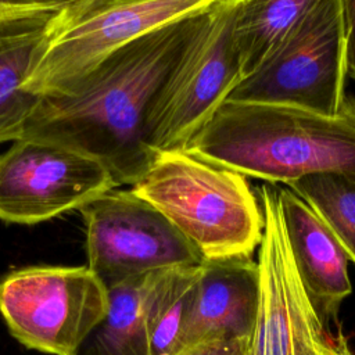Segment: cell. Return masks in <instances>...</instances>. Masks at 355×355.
Segmentation results:
<instances>
[{
  "instance_id": "5b68a950",
  "label": "cell",
  "mask_w": 355,
  "mask_h": 355,
  "mask_svg": "<svg viewBox=\"0 0 355 355\" xmlns=\"http://www.w3.org/2000/svg\"><path fill=\"white\" fill-rule=\"evenodd\" d=\"M239 0H218L159 90L146 123L154 151L184 150L243 79L234 42Z\"/></svg>"
},
{
  "instance_id": "30bf717a",
  "label": "cell",
  "mask_w": 355,
  "mask_h": 355,
  "mask_svg": "<svg viewBox=\"0 0 355 355\" xmlns=\"http://www.w3.org/2000/svg\"><path fill=\"white\" fill-rule=\"evenodd\" d=\"M216 1L118 0L98 7L51 35L24 89L40 97L62 93L129 42Z\"/></svg>"
},
{
  "instance_id": "52a82bcc",
  "label": "cell",
  "mask_w": 355,
  "mask_h": 355,
  "mask_svg": "<svg viewBox=\"0 0 355 355\" xmlns=\"http://www.w3.org/2000/svg\"><path fill=\"white\" fill-rule=\"evenodd\" d=\"M79 211L87 268L107 290L137 276L204 262L183 234L132 189L115 187Z\"/></svg>"
},
{
  "instance_id": "7c38bea8",
  "label": "cell",
  "mask_w": 355,
  "mask_h": 355,
  "mask_svg": "<svg viewBox=\"0 0 355 355\" xmlns=\"http://www.w3.org/2000/svg\"><path fill=\"white\" fill-rule=\"evenodd\" d=\"M258 297V263L251 257L204 261L183 333V349L214 340L250 338Z\"/></svg>"
},
{
  "instance_id": "9a60e30c",
  "label": "cell",
  "mask_w": 355,
  "mask_h": 355,
  "mask_svg": "<svg viewBox=\"0 0 355 355\" xmlns=\"http://www.w3.org/2000/svg\"><path fill=\"white\" fill-rule=\"evenodd\" d=\"M318 0H239L234 18L241 76L255 71Z\"/></svg>"
},
{
  "instance_id": "5bb4252c",
  "label": "cell",
  "mask_w": 355,
  "mask_h": 355,
  "mask_svg": "<svg viewBox=\"0 0 355 355\" xmlns=\"http://www.w3.org/2000/svg\"><path fill=\"white\" fill-rule=\"evenodd\" d=\"M164 272L137 276L107 290V312L76 355H150L148 306Z\"/></svg>"
},
{
  "instance_id": "6da1fadb",
  "label": "cell",
  "mask_w": 355,
  "mask_h": 355,
  "mask_svg": "<svg viewBox=\"0 0 355 355\" xmlns=\"http://www.w3.org/2000/svg\"><path fill=\"white\" fill-rule=\"evenodd\" d=\"M211 7L139 36L62 93L42 96L24 137L82 150L105 165L116 186H135L157 155L146 143L151 107Z\"/></svg>"
},
{
  "instance_id": "2e32d148",
  "label": "cell",
  "mask_w": 355,
  "mask_h": 355,
  "mask_svg": "<svg viewBox=\"0 0 355 355\" xmlns=\"http://www.w3.org/2000/svg\"><path fill=\"white\" fill-rule=\"evenodd\" d=\"M200 266L168 269L155 284L147 319L150 355H178L183 351V333Z\"/></svg>"
},
{
  "instance_id": "7a4b0ae2",
  "label": "cell",
  "mask_w": 355,
  "mask_h": 355,
  "mask_svg": "<svg viewBox=\"0 0 355 355\" xmlns=\"http://www.w3.org/2000/svg\"><path fill=\"white\" fill-rule=\"evenodd\" d=\"M191 155L265 183L315 173L355 175V97L337 115L225 101L184 147Z\"/></svg>"
},
{
  "instance_id": "8fae6325",
  "label": "cell",
  "mask_w": 355,
  "mask_h": 355,
  "mask_svg": "<svg viewBox=\"0 0 355 355\" xmlns=\"http://www.w3.org/2000/svg\"><path fill=\"white\" fill-rule=\"evenodd\" d=\"M277 201L287 244L302 287L326 324L351 294L348 255L320 216L290 187L277 184Z\"/></svg>"
},
{
  "instance_id": "44dd1931",
  "label": "cell",
  "mask_w": 355,
  "mask_h": 355,
  "mask_svg": "<svg viewBox=\"0 0 355 355\" xmlns=\"http://www.w3.org/2000/svg\"><path fill=\"white\" fill-rule=\"evenodd\" d=\"M75 1L76 0H0V4L12 6V7H26V8L58 11Z\"/></svg>"
},
{
  "instance_id": "e0dca14e",
  "label": "cell",
  "mask_w": 355,
  "mask_h": 355,
  "mask_svg": "<svg viewBox=\"0 0 355 355\" xmlns=\"http://www.w3.org/2000/svg\"><path fill=\"white\" fill-rule=\"evenodd\" d=\"M287 187L320 216L355 263V175L315 173Z\"/></svg>"
},
{
  "instance_id": "ac0fdd59",
  "label": "cell",
  "mask_w": 355,
  "mask_h": 355,
  "mask_svg": "<svg viewBox=\"0 0 355 355\" xmlns=\"http://www.w3.org/2000/svg\"><path fill=\"white\" fill-rule=\"evenodd\" d=\"M248 338L214 340L184 348L178 355H244Z\"/></svg>"
},
{
  "instance_id": "4fadbf2b",
  "label": "cell",
  "mask_w": 355,
  "mask_h": 355,
  "mask_svg": "<svg viewBox=\"0 0 355 355\" xmlns=\"http://www.w3.org/2000/svg\"><path fill=\"white\" fill-rule=\"evenodd\" d=\"M55 12L47 10L0 19V143L24 137L40 100L24 89V82L51 39Z\"/></svg>"
},
{
  "instance_id": "277c9868",
  "label": "cell",
  "mask_w": 355,
  "mask_h": 355,
  "mask_svg": "<svg viewBox=\"0 0 355 355\" xmlns=\"http://www.w3.org/2000/svg\"><path fill=\"white\" fill-rule=\"evenodd\" d=\"M345 39L340 0H318L226 101L290 105L337 115L345 100Z\"/></svg>"
},
{
  "instance_id": "603a6c76",
  "label": "cell",
  "mask_w": 355,
  "mask_h": 355,
  "mask_svg": "<svg viewBox=\"0 0 355 355\" xmlns=\"http://www.w3.org/2000/svg\"><path fill=\"white\" fill-rule=\"evenodd\" d=\"M340 355H352V354H351V352L348 351V348L345 347V348H344V349L340 352Z\"/></svg>"
},
{
  "instance_id": "8992f818",
  "label": "cell",
  "mask_w": 355,
  "mask_h": 355,
  "mask_svg": "<svg viewBox=\"0 0 355 355\" xmlns=\"http://www.w3.org/2000/svg\"><path fill=\"white\" fill-rule=\"evenodd\" d=\"M107 288L86 266H29L0 280V315L26 348L76 355L104 318Z\"/></svg>"
},
{
  "instance_id": "7402d4cb",
  "label": "cell",
  "mask_w": 355,
  "mask_h": 355,
  "mask_svg": "<svg viewBox=\"0 0 355 355\" xmlns=\"http://www.w3.org/2000/svg\"><path fill=\"white\" fill-rule=\"evenodd\" d=\"M39 11H47V10L26 8V7H12V6L0 4V19H1V18H8V17H17V15H25V14L39 12ZM50 11H54V10H50Z\"/></svg>"
},
{
  "instance_id": "ba28073f",
  "label": "cell",
  "mask_w": 355,
  "mask_h": 355,
  "mask_svg": "<svg viewBox=\"0 0 355 355\" xmlns=\"http://www.w3.org/2000/svg\"><path fill=\"white\" fill-rule=\"evenodd\" d=\"M263 216L257 318L244 355H340L298 277L277 201V184L255 189Z\"/></svg>"
},
{
  "instance_id": "3957f363",
  "label": "cell",
  "mask_w": 355,
  "mask_h": 355,
  "mask_svg": "<svg viewBox=\"0 0 355 355\" xmlns=\"http://www.w3.org/2000/svg\"><path fill=\"white\" fill-rule=\"evenodd\" d=\"M132 190L154 205L204 261L251 257L263 216L245 176L184 150L157 153Z\"/></svg>"
},
{
  "instance_id": "d6986e66",
  "label": "cell",
  "mask_w": 355,
  "mask_h": 355,
  "mask_svg": "<svg viewBox=\"0 0 355 355\" xmlns=\"http://www.w3.org/2000/svg\"><path fill=\"white\" fill-rule=\"evenodd\" d=\"M118 0H76L75 3L64 7L62 10L57 11L55 15L53 17V33L67 28L68 25H71L72 22H75L76 19H79L80 17H83L85 14L103 7L105 4L114 3Z\"/></svg>"
},
{
  "instance_id": "9c48e42d",
  "label": "cell",
  "mask_w": 355,
  "mask_h": 355,
  "mask_svg": "<svg viewBox=\"0 0 355 355\" xmlns=\"http://www.w3.org/2000/svg\"><path fill=\"white\" fill-rule=\"evenodd\" d=\"M118 187L97 158L40 137H21L0 155V219L35 225L80 209Z\"/></svg>"
},
{
  "instance_id": "ffe728a7",
  "label": "cell",
  "mask_w": 355,
  "mask_h": 355,
  "mask_svg": "<svg viewBox=\"0 0 355 355\" xmlns=\"http://www.w3.org/2000/svg\"><path fill=\"white\" fill-rule=\"evenodd\" d=\"M345 39L347 75L355 80V0H340Z\"/></svg>"
}]
</instances>
